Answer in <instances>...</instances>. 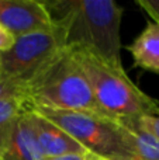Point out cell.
<instances>
[{
  "label": "cell",
  "mask_w": 159,
  "mask_h": 160,
  "mask_svg": "<svg viewBox=\"0 0 159 160\" xmlns=\"http://www.w3.org/2000/svg\"><path fill=\"white\" fill-rule=\"evenodd\" d=\"M14 41H16V37L7 31L3 25H0V52H4V51L10 49L13 47Z\"/></svg>",
  "instance_id": "15"
},
{
  "label": "cell",
  "mask_w": 159,
  "mask_h": 160,
  "mask_svg": "<svg viewBox=\"0 0 159 160\" xmlns=\"http://www.w3.org/2000/svg\"><path fill=\"white\" fill-rule=\"evenodd\" d=\"M124 124H130L138 128L140 131L148 132L149 135L159 139V115H144L131 122H124Z\"/></svg>",
  "instance_id": "12"
},
{
  "label": "cell",
  "mask_w": 159,
  "mask_h": 160,
  "mask_svg": "<svg viewBox=\"0 0 159 160\" xmlns=\"http://www.w3.org/2000/svg\"><path fill=\"white\" fill-rule=\"evenodd\" d=\"M65 47L64 30L56 22L47 30L17 37L10 49L0 52V82L23 88L28 80Z\"/></svg>",
  "instance_id": "5"
},
{
  "label": "cell",
  "mask_w": 159,
  "mask_h": 160,
  "mask_svg": "<svg viewBox=\"0 0 159 160\" xmlns=\"http://www.w3.org/2000/svg\"><path fill=\"white\" fill-rule=\"evenodd\" d=\"M135 66L159 75V21H149L127 47Z\"/></svg>",
  "instance_id": "9"
},
{
  "label": "cell",
  "mask_w": 159,
  "mask_h": 160,
  "mask_svg": "<svg viewBox=\"0 0 159 160\" xmlns=\"http://www.w3.org/2000/svg\"><path fill=\"white\" fill-rule=\"evenodd\" d=\"M70 49L104 115L121 122L159 115V101L141 90L123 66L110 63L87 48L70 47Z\"/></svg>",
  "instance_id": "2"
},
{
  "label": "cell",
  "mask_w": 159,
  "mask_h": 160,
  "mask_svg": "<svg viewBox=\"0 0 159 160\" xmlns=\"http://www.w3.org/2000/svg\"><path fill=\"white\" fill-rule=\"evenodd\" d=\"M24 108L25 105L23 98L13 97L0 100V158L4 155L10 145L16 122Z\"/></svg>",
  "instance_id": "10"
},
{
  "label": "cell",
  "mask_w": 159,
  "mask_h": 160,
  "mask_svg": "<svg viewBox=\"0 0 159 160\" xmlns=\"http://www.w3.org/2000/svg\"><path fill=\"white\" fill-rule=\"evenodd\" d=\"M49 119L82 145L87 152L106 160H132L128 127L103 114L28 108Z\"/></svg>",
  "instance_id": "4"
},
{
  "label": "cell",
  "mask_w": 159,
  "mask_h": 160,
  "mask_svg": "<svg viewBox=\"0 0 159 160\" xmlns=\"http://www.w3.org/2000/svg\"><path fill=\"white\" fill-rule=\"evenodd\" d=\"M135 3L151 17L152 21H159V0H137Z\"/></svg>",
  "instance_id": "13"
},
{
  "label": "cell",
  "mask_w": 159,
  "mask_h": 160,
  "mask_svg": "<svg viewBox=\"0 0 159 160\" xmlns=\"http://www.w3.org/2000/svg\"><path fill=\"white\" fill-rule=\"evenodd\" d=\"M23 100L25 108L103 114L72 49L68 47L59 49L23 86Z\"/></svg>",
  "instance_id": "3"
},
{
  "label": "cell",
  "mask_w": 159,
  "mask_h": 160,
  "mask_svg": "<svg viewBox=\"0 0 159 160\" xmlns=\"http://www.w3.org/2000/svg\"><path fill=\"white\" fill-rule=\"evenodd\" d=\"M52 21L61 25L66 47H83L107 62H121L124 8L113 0H44Z\"/></svg>",
  "instance_id": "1"
},
{
  "label": "cell",
  "mask_w": 159,
  "mask_h": 160,
  "mask_svg": "<svg viewBox=\"0 0 159 160\" xmlns=\"http://www.w3.org/2000/svg\"><path fill=\"white\" fill-rule=\"evenodd\" d=\"M0 160H47L37 141L33 112L27 108L20 114L10 145Z\"/></svg>",
  "instance_id": "8"
},
{
  "label": "cell",
  "mask_w": 159,
  "mask_h": 160,
  "mask_svg": "<svg viewBox=\"0 0 159 160\" xmlns=\"http://www.w3.org/2000/svg\"><path fill=\"white\" fill-rule=\"evenodd\" d=\"M0 25L14 37L51 28L52 17L39 0H0Z\"/></svg>",
  "instance_id": "6"
},
{
  "label": "cell",
  "mask_w": 159,
  "mask_h": 160,
  "mask_svg": "<svg viewBox=\"0 0 159 160\" xmlns=\"http://www.w3.org/2000/svg\"><path fill=\"white\" fill-rule=\"evenodd\" d=\"M31 112H33V122L37 141H38L39 149H41L42 155L45 156V159L87 152L79 142H76L72 136H69L64 129L56 127L54 122H51L49 119L44 118L42 115L34 112V111Z\"/></svg>",
  "instance_id": "7"
},
{
  "label": "cell",
  "mask_w": 159,
  "mask_h": 160,
  "mask_svg": "<svg viewBox=\"0 0 159 160\" xmlns=\"http://www.w3.org/2000/svg\"><path fill=\"white\" fill-rule=\"evenodd\" d=\"M23 98V88L16 87V86H10L6 84V83L0 82V100L3 98Z\"/></svg>",
  "instance_id": "14"
},
{
  "label": "cell",
  "mask_w": 159,
  "mask_h": 160,
  "mask_svg": "<svg viewBox=\"0 0 159 160\" xmlns=\"http://www.w3.org/2000/svg\"><path fill=\"white\" fill-rule=\"evenodd\" d=\"M126 125L128 127L132 160H159V139L130 124Z\"/></svg>",
  "instance_id": "11"
},
{
  "label": "cell",
  "mask_w": 159,
  "mask_h": 160,
  "mask_svg": "<svg viewBox=\"0 0 159 160\" xmlns=\"http://www.w3.org/2000/svg\"><path fill=\"white\" fill-rule=\"evenodd\" d=\"M47 160H106V159L86 152V153H75V155H66V156H61V158H54Z\"/></svg>",
  "instance_id": "16"
}]
</instances>
